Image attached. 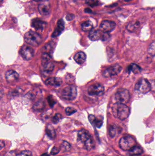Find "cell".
<instances>
[{"mask_svg": "<svg viewBox=\"0 0 155 156\" xmlns=\"http://www.w3.org/2000/svg\"><path fill=\"white\" fill-rule=\"evenodd\" d=\"M77 142L82 145L84 148L90 151L94 148L95 144L93 139L88 131L82 129L77 134Z\"/></svg>", "mask_w": 155, "mask_h": 156, "instance_id": "1", "label": "cell"}, {"mask_svg": "<svg viewBox=\"0 0 155 156\" xmlns=\"http://www.w3.org/2000/svg\"><path fill=\"white\" fill-rule=\"evenodd\" d=\"M112 111L115 117L122 121L127 119L130 113V109L127 105L118 102L113 105Z\"/></svg>", "mask_w": 155, "mask_h": 156, "instance_id": "2", "label": "cell"}, {"mask_svg": "<svg viewBox=\"0 0 155 156\" xmlns=\"http://www.w3.org/2000/svg\"><path fill=\"white\" fill-rule=\"evenodd\" d=\"M119 145L122 150L129 151L136 146V141L131 136H125L120 139Z\"/></svg>", "mask_w": 155, "mask_h": 156, "instance_id": "3", "label": "cell"}, {"mask_svg": "<svg viewBox=\"0 0 155 156\" xmlns=\"http://www.w3.org/2000/svg\"><path fill=\"white\" fill-rule=\"evenodd\" d=\"M24 38L26 43L34 46L40 44L42 40L41 36L33 31H29L25 33Z\"/></svg>", "mask_w": 155, "mask_h": 156, "instance_id": "4", "label": "cell"}, {"mask_svg": "<svg viewBox=\"0 0 155 156\" xmlns=\"http://www.w3.org/2000/svg\"><path fill=\"white\" fill-rule=\"evenodd\" d=\"M135 90L137 93L146 94L152 90L151 83L146 79H141L136 84Z\"/></svg>", "mask_w": 155, "mask_h": 156, "instance_id": "5", "label": "cell"}, {"mask_svg": "<svg viewBox=\"0 0 155 156\" xmlns=\"http://www.w3.org/2000/svg\"><path fill=\"white\" fill-rule=\"evenodd\" d=\"M77 94L76 87L74 85H69L63 90L62 97L65 100L72 101L76 98Z\"/></svg>", "mask_w": 155, "mask_h": 156, "instance_id": "6", "label": "cell"}, {"mask_svg": "<svg viewBox=\"0 0 155 156\" xmlns=\"http://www.w3.org/2000/svg\"><path fill=\"white\" fill-rule=\"evenodd\" d=\"M115 99L117 102L126 104L130 101V93L126 89H120L115 94Z\"/></svg>", "mask_w": 155, "mask_h": 156, "instance_id": "7", "label": "cell"}, {"mask_svg": "<svg viewBox=\"0 0 155 156\" xmlns=\"http://www.w3.org/2000/svg\"><path fill=\"white\" fill-rule=\"evenodd\" d=\"M88 93L91 96H101L104 93V87L100 83H95L88 88Z\"/></svg>", "mask_w": 155, "mask_h": 156, "instance_id": "8", "label": "cell"}, {"mask_svg": "<svg viewBox=\"0 0 155 156\" xmlns=\"http://www.w3.org/2000/svg\"><path fill=\"white\" fill-rule=\"evenodd\" d=\"M122 70V67L118 64L110 66L103 72V76L104 78H109L118 75Z\"/></svg>", "mask_w": 155, "mask_h": 156, "instance_id": "9", "label": "cell"}, {"mask_svg": "<svg viewBox=\"0 0 155 156\" xmlns=\"http://www.w3.org/2000/svg\"><path fill=\"white\" fill-rule=\"evenodd\" d=\"M22 57L26 60H31L34 56V51L32 48L26 45H24L20 51Z\"/></svg>", "mask_w": 155, "mask_h": 156, "instance_id": "10", "label": "cell"}, {"mask_svg": "<svg viewBox=\"0 0 155 156\" xmlns=\"http://www.w3.org/2000/svg\"><path fill=\"white\" fill-rule=\"evenodd\" d=\"M116 27V23L113 21L104 20L100 26V30L103 32L110 33L113 31Z\"/></svg>", "mask_w": 155, "mask_h": 156, "instance_id": "11", "label": "cell"}, {"mask_svg": "<svg viewBox=\"0 0 155 156\" xmlns=\"http://www.w3.org/2000/svg\"><path fill=\"white\" fill-rule=\"evenodd\" d=\"M38 11L40 14L46 16L49 14L51 11V4L48 0L43 1L38 6Z\"/></svg>", "mask_w": 155, "mask_h": 156, "instance_id": "12", "label": "cell"}, {"mask_svg": "<svg viewBox=\"0 0 155 156\" xmlns=\"http://www.w3.org/2000/svg\"><path fill=\"white\" fill-rule=\"evenodd\" d=\"M88 119L90 121V123L93 125V126L97 127L98 128H101V126H103V117L101 116L96 117L93 115H90L88 116Z\"/></svg>", "mask_w": 155, "mask_h": 156, "instance_id": "13", "label": "cell"}, {"mask_svg": "<svg viewBox=\"0 0 155 156\" xmlns=\"http://www.w3.org/2000/svg\"><path fill=\"white\" fill-rule=\"evenodd\" d=\"M19 76L16 71L9 70L5 74V78L8 82L11 83L16 81L19 79Z\"/></svg>", "mask_w": 155, "mask_h": 156, "instance_id": "14", "label": "cell"}, {"mask_svg": "<svg viewBox=\"0 0 155 156\" xmlns=\"http://www.w3.org/2000/svg\"><path fill=\"white\" fill-rule=\"evenodd\" d=\"M65 28V23L63 20L62 19L58 20L57 22V26L55 29L54 31L52 34V37H56L59 36Z\"/></svg>", "mask_w": 155, "mask_h": 156, "instance_id": "15", "label": "cell"}, {"mask_svg": "<svg viewBox=\"0 0 155 156\" xmlns=\"http://www.w3.org/2000/svg\"><path fill=\"white\" fill-rule=\"evenodd\" d=\"M103 34L101 30L92 29L89 33V37L92 41H97L102 39Z\"/></svg>", "mask_w": 155, "mask_h": 156, "instance_id": "16", "label": "cell"}, {"mask_svg": "<svg viewBox=\"0 0 155 156\" xmlns=\"http://www.w3.org/2000/svg\"><path fill=\"white\" fill-rule=\"evenodd\" d=\"M46 25V23L39 19H34L32 23V26L37 31H42Z\"/></svg>", "mask_w": 155, "mask_h": 156, "instance_id": "17", "label": "cell"}, {"mask_svg": "<svg viewBox=\"0 0 155 156\" xmlns=\"http://www.w3.org/2000/svg\"><path fill=\"white\" fill-rule=\"evenodd\" d=\"M45 84L51 86L58 87L60 86L62 83V80L60 78L51 77L46 80L45 81Z\"/></svg>", "mask_w": 155, "mask_h": 156, "instance_id": "18", "label": "cell"}, {"mask_svg": "<svg viewBox=\"0 0 155 156\" xmlns=\"http://www.w3.org/2000/svg\"><path fill=\"white\" fill-rule=\"evenodd\" d=\"M86 56L83 52H79L76 53L74 57L76 62L79 65L83 64L86 60Z\"/></svg>", "mask_w": 155, "mask_h": 156, "instance_id": "19", "label": "cell"}, {"mask_svg": "<svg viewBox=\"0 0 155 156\" xmlns=\"http://www.w3.org/2000/svg\"><path fill=\"white\" fill-rule=\"evenodd\" d=\"M128 73H132L134 74H137L142 71V69L138 65L136 64H131L127 68Z\"/></svg>", "mask_w": 155, "mask_h": 156, "instance_id": "20", "label": "cell"}, {"mask_svg": "<svg viewBox=\"0 0 155 156\" xmlns=\"http://www.w3.org/2000/svg\"><path fill=\"white\" fill-rule=\"evenodd\" d=\"M143 152L142 147L138 146H136L129 151V155L131 156H139L142 154Z\"/></svg>", "mask_w": 155, "mask_h": 156, "instance_id": "21", "label": "cell"}, {"mask_svg": "<svg viewBox=\"0 0 155 156\" xmlns=\"http://www.w3.org/2000/svg\"><path fill=\"white\" fill-rule=\"evenodd\" d=\"M47 135L51 139H54L56 136V133L53 126L51 125H48L45 129Z\"/></svg>", "mask_w": 155, "mask_h": 156, "instance_id": "22", "label": "cell"}, {"mask_svg": "<svg viewBox=\"0 0 155 156\" xmlns=\"http://www.w3.org/2000/svg\"><path fill=\"white\" fill-rule=\"evenodd\" d=\"M93 24L92 21L90 20H87L83 22L81 25V28L83 31L87 32V31H91L93 29Z\"/></svg>", "mask_w": 155, "mask_h": 156, "instance_id": "23", "label": "cell"}, {"mask_svg": "<svg viewBox=\"0 0 155 156\" xmlns=\"http://www.w3.org/2000/svg\"><path fill=\"white\" fill-rule=\"evenodd\" d=\"M140 23L139 21L130 22L127 25V29L129 32H133L140 27Z\"/></svg>", "mask_w": 155, "mask_h": 156, "instance_id": "24", "label": "cell"}, {"mask_svg": "<svg viewBox=\"0 0 155 156\" xmlns=\"http://www.w3.org/2000/svg\"><path fill=\"white\" fill-rule=\"evenodd\" d=\"M55 66L52 63L48 62L46 64H45L43 66V71L45 73H50L52 72L53 70L54 69Z\"/></svg>", "mask_w": 155, "mask_h": 156, "instance_id": "25", "label": "cell"}, {"mask_svg": "<svg viewBox=\"0 0 155 156\" xmlns=\"http://www.w3.org/2000/svg\"><path fill=\"white\" fill-rule=\"evenodd\" d=\"M118 130H119V128L116 126H111L109 129V136L112 138H114Z\"/></svg>", "mask_w": 155, "mask_h": 156, "instance_id": "26", "label": "cell"}, {"mask_svg": "<svg viewBox=\"0 0 155 156\" xmlns=\"http://www.w3.org/2000/svg\"><path fill=\"white\" fill-rule=\"evenodd\" d=\"M61 149L63 152H68L71 150V144L67 141H64L61 145Z\"/></svg>", "mask_w": 155, "mask_h": 156, "instance_id": "27", "label": "cell"}, {"mask_svg": "<svg viewBox=\"0 0 155 156\" xmlns=\"http://www.w3.org/2000/svg\"><path fill=\"white\" fill-rule=\"evenodd\" d=\"M51 58H52V57L50 54L47 53H43L42 56V63L43 65H44L45 64L48 63Z\"/></svg>", "mask_w": 155, "mask_h": 156, "instance_id": "28", "label": "cell"}, {"mask_svg": "<svg viewBox=\"0 0 155 156\" xmlns=\"http://www.w3.org/2000/svg\"><path fill=\"white\" fill-rule=\"evenodd\" d=\"M44 107V102L42 101H39L33 106V109L35 111H42Z\"/></svg>", "mask_w": 155, "mask_h": 156, "instance_id": "29", "label": "cell"}, {"mask_svg": "<svg viewBox=\"0 0 155 156\" xmlns=\"http://www.w3.org/2000/svg\"><path fill=\"white\" fill-rule=\"evenodd\" d=\"M148 53L151 55H155V42H153L149 46L148 49Z\"/></svg>", "mask_w": 155, "mask_h": 156, "instance_id": "30", "label": "cell"}, {"mask_svg": "<svg viewBox=\"0 0 155 156\" xmlns=\"http://www.w3.org/2000/svg\"><path fill=\"white\" fill-rule=\"evenodd\" d=\"M77 112L76 109L73 107H68L66 109L65 112L67 115H71Z\"/></svg>", "mask_w": 155, "mask_h": 156, "instance_id": "31", "label": "cell"}, {"mask_svg": "<svg viewBox=\"0 0 155 156\" xmlns=\"http://www.w3.org/2000/svg\"><path fill=\"white\" fill-rule=\"evenodd\" d=\"M62 115L60 114H56L54 116L53 118H52V122L53 123L56 124L58 123L60 120L62 119Z\"/></svg>", "mask_w": 155, "mask_h": 156, "instance_id": "32", "label": "cell"}, {"mask_svg": "<svg viewBox=\"0 0 155 156\" xmlns=\"http://www.w3.org/2000/svg\"><path fill=\"white\" fill-rule=\"evenodd\" d=\"M16 156H32V154L29 150H25V151H22Z\"/></svg>", "mask_w": 155, "mask_h": 156, "instance_id": "33", "label": "cell"}, {"mask_svg": "<svg viewBox=\"0 0 155 156\" xmlns=\"http://www.w3.org/2000/svg\"><path fill=\"white\" fill-rule=\"evenodd\" d=\"M61 147H54L52 148L51 152V154L52 155H55L57 154L61 151Z\"/></svg>", "mask_w": 155, "mask_h": 156, "instance_id": "34", "label": "cell"}, {"mask_svg": "<svg viewBox=\"0 0 155 156\" xmlns=\"http://www.w3.org/2000/svg\"><path fill=\"white\" fill-rule=\"evenodd\" d=\"M84 1L87 4L89 5L90 6H94L97 4V2L96 0H84Z\"/></svg>", "mask_w": 155, "mask_h": 156, "instance_id": "35", "label": "cell"}, {"mask_svg": "<svg viewBox=\"0 0 155 156\" xmlns=\"http://www.w3.org/2000/svg\"><path fill=\"white\" fill-rule=\"evenodd\" d=\"M110 37V34L109 33H105V32H103V36H102V40L103 41H106L107 39H109Z\"/></svg>", "mask_w": 155, "mask_h": 156, "instance_id": "36", "label": "cell"}, {"mask_svg": "<svg viewBox=\"0 0 155 156\" xmlns=\"http://www.w3.org/2000/svg\"><path fill=\"white\" fill-rule=\"evenodd\" d=\"M47 100H48L49 105H50L51 107H53L54 105L55 104V101L54 100L53 98H52V96H48Z\"/></svg>", "mask_w": 155, "mask_h": 156, "instance_id": "37", "label": "cell"}, {"mask_svg": "<svg viewBox=\"0 0 155 156\" xmlns=\"http://www.w3.org/2000/svg\"><path fill=\"white\" fill-rule=\"evenodd\" d=\"M74 15L72 14H68L66 15V19L67 21H70L74 19Z\"/></svg>", "mask_w": 155, "mask_h": 156, "instance_id": "38", "label": "cell"}, {"mask_svg": "<svg viewBox=\"0 0 155 156\" xmlns=\"http://www.w3.org/2000/svg\"><path fill=\"white\" fill-rule=\"evenodd\" d=\"M151 83L152 90H153L154 91H155V80L152 81V83Z\"/></svg>", "mask_w": 155, "mask_h": 156, "instance_id": "39", "label": "cell"}, {"mask_svg": "<svg viewBox=\"0 0 155 156\" xmlns=\"http://www.w3.org/2000/svg\"><path fill=\"white\" fill-rule=\"evenodd\" d=\"M4 147V143L2 141H1V149L2 150V148L3 147Z\"/></svg>", "mask_w": 155, "mask_h": 156, "instance_id": "40", "label": "cell"}, {"mask_svg": "<svg viewBox=\"0 0 155 156\" xmlns=\"http://www.w3.org/2000/svg\"><path fill=\"white\" fill-rule=\"evenodd\" d=\"M41 156H50L49 155V154H46V153H45V154H42V155Z\"/></svg>", "mask_w": 155, "mask_h": 156, "instance_id": "41", "label": "cell"}, {"mask_svg": "<svg viewBox=\"0 0 155 156\" xmlns=\"http://www.w3.org/2000/svg\"><path fill=\"white\" fill-rule=\"evenodd\" d=\"M124 1L126 2H130V1H132V0H124Z\"/></svg>", "mask_w": 155, "mask_h": 156, "instance_id": "42", "label": "cell"}, {"mask_svg": "<svg viewBox=\"0 0 155 156\" xmlns=\"http://www.w3.org/2000/svg\"><path fill=\"white\" fill-rule=\"evenodd\" d=\"M98 156H107L103 154H101V155H100Z\"/></svg>", "mask_w": 155, "mask_h": 156, "instance_id": "43", "label": "cell"}, {"mask_svg": "<svg viewBox=\"0 0 155 156\" xmlns=\"http://www.w3.org/2000/svg\"><path fill=\"white\" fill-rule=\"evenodd\" d=\"M33 1H35V2H39V1H41V0H33Z\"/></svg>", "mask_w": 155, "mask_h": 156, "instance_id": "44", "label": "cell"}, {"mask_svg": "<svg viewBox=\"0 0 155 156\" xmlns=\"http://www.w3.org/2000/svg\"><path fill=\"white\" fill-rule=\"evenodd\" d=\"M2 0H1V2H2Z\"/></svg>", "mask_w": 155, "mask_h": 156, "instance_id": "45", "label": "cell"}, {"mask_svg": "<svg viewBox=\"0 0 155 156\" xmlns=\"http://www.w3.org/2000/svg\"><path fill=\"white\" fill-rule=\"evenodd\" d=\"M140 156V155H139V156Z\"/></svg>", "mask_w": 155, "mask_h": 156, "instance_id": "46", "label": "cell"}, {"mask_svg": "<svg viewBox=\"0 0 155 156\" xmlns=\"http://www.w3.org/2000/svg\"></svg>", "mask_w": 155, "mask_h": 156, "instance_id": "47", "label": "cell"}]
</instances>
